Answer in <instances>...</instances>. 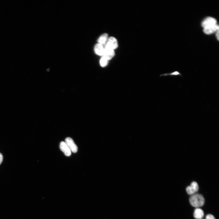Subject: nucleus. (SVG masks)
<instances>
[{"instance_id":"f8f14e48","label":"nucleus","mask_w":219,"mask_h":219,"mask_svg":"<svg viewBox=\"0 0 219 219\" xmlns=\"http://www.w3.org/2000/svg\"><path fill=\"white\" fill-rule=\"evenodd\" d=\"M168 76L174 77L180 76L183 77L182 74L178 71H175L170 73L162 74L160 75V77Z\"/></svg>"},{"instance_id":"9d476101","label":"nucleus","mask_w":219,"mask_h":219,"mask_svg":"<svg viewBox=\"0 0 219 219\" xmlns=\"http://www.w3.org/2000/svg\"><path fill=\"white\" fill-rule=\"evenodd\" d=\"M204 215V211L201 209L200 208H197L195 210L194 216L195 218L197 219H201Z\"/></svg>"},{"instance_id":"20e7f679","label":"nucleus","mask_w":219,"mask_h":219,"mask_svg":"<svg viewBox=\"0 0 219 219\" xmlns=\"http://www.w3.org/2000/svg\"><path fill=\"white\" fill-rule=\"evenodd\" d=\"M118 46L117 40L115 37H111L108 38L105 46L114 50L117 49Z\"/></svg>"},{"instance_id":"423d86ee","label":"nucleus","mask_w":219,"mask_h":219,"mask_svg":"<svg viewBox=\"0 0 219 219\" xmlns=\"http://www.w3.org/2000/svg\"><path fill=\"white\" fill-rule=\"evenodd\" d=\"M115 55L114 50L105 47L104 48L103 56L108 60L111 59Z\"/></svg>"},{"instance_id":"dca6fc26","label":"nucleus","mask_w":219,"mask_h":219,"mask_svg":"<svg viewBox=\"0 0 219 219\" xmlns=\"http://www.w3.org/2000/svg\"><path fill=\"white\" fill-rule=\"evenodd\" d=\"M216 36L217 39L219 40V30L217 32V33L216 34Z\"/></svg>"},{"instance_id":"1a4fd4ad","label":"nucleus","mask_w":219,"mask_h":219,"mask_svg":"<svg viewBox=\"0 0 219 219\" xmlns=\"http://www.w3.org/2000/svg\"><path fill=\"white\" fill-rule=\"evenodd\" d=\"M104 48L103 45L99 43L96 44L94 47V51L97 55L103 56Z\"/></svg>"},{"instance_id":"7ed1b4c3","label":"nucleus","mask_w":219,"mask_h":219,"mask_svg":"<svg viewBox=\"0 0 219 219\" xmlns=\"http://www.w3.org/2000/svg\"><path fill=\"white\" fill-rule=\"evenodd\" d=\"M65 143L70 150L71 152L74 153L77 152L78 147L72 138L70 137L66 138L65 139Z\"/></svg>"},{"instance_id":"f03ea898","label":"nucleus","mask_w":219,"mask_h":219,"mask_svg":"<svg viewBox=\"0 0 219 219\" xmlns=\"http://www.w3.org/2000/svg\"><path fill=\"white\" fill-rule=\"evenodd\" d=\"M217 25V20L214 18L209 17L206 18L202 22L201 25L204 28H207Z\"/></svg>"},{"instance_id":"4468645a","label":"nucleus","mask_w":219,"mask_h":219,"mask_svg":"<svg viewBox=\"0 0 219 219\" xmlns=\"http://www.w3.org/2000/svg\"><path fill=\"white\" fill-rule=\"evenodd\" d=\"M206 219H215L214 216L212 215L209 214L207 215L206 218Z\"/></svg>"},{"instance_id":"6e6552de","label":"nucleus","mask_w":219,"mask_h":219,"mask_svg":"<svg viewBox=\"0 0 219 219\" xmlns=\"http://www.w3.org/2000/svg\"><path fill=\"white\" fill-rule=\"evenodd\" d=\"M218 30L219 26L217 24L212 27L204 28L203 32L206 34L210 35L217 32Z\"/></svg>"},{"instance_id":"2eb2a0df","label":"nucleus","mask_w":219,"mask_h":219,"mask_svg":"<svg viewBox=\"0 0 219 219\" xmlns=\"http://www.w3.org/2000/svg\"><path fill=\"white\" fill-rule=\"evenodd\" d=\"M3 159V157L2 154L0 153V165L2 163Z\"/></svg>"},{"instance_id":"0eeeda50","label":"nucleus","mask_w":219,"mask_h":219,"mask_svg":"<svg viewBox=\"0 0 219 219\" xmlns=\"http://www.w3.org/2000/svg\"><path fill=\"white\" fill-rule=\"evenodd\" d=\"M60 149L64 153L66 156H69L71 155V151L65 142L62 141L60 143Z\"/></svg>"},{"instance_id":"9b49d317","label":"nucleus","mask_w":219,"mask_h":219,"mask_svg":"<svg viewBox=\"0 0 219 219\" xmlns=\"http://www.w3.org/2000/svg\"><path fill=\"white\" fill-rule=\"evenodd\" d=\"M108 39V35L107 33H104L99 37L98 42L99 44L103 45L106 43Z\"/></svg>"},{"instance_id":"ddd939ff","label":"nucleus","mask_w":219,"mask_h":219,"mask_svg":"<svg viewBox=\"0 0 219 219\" xmlns=\"http://www.w3.org/2000/svg\"><path fill=\"white\" fill-rule=\"evenodd\" d=\"M108 62V60L107 59L103 56L100 60V65L102 67H105L107 65Z\"/></svg>"},{"instance_id":"f3484780","label":"nucleus","mask_w":219,"mask_h":219,"mask_svg":"<svg viewBox=\"0 0 219 219\" xmlns=\"http://www.w3.org/2000/svg\"></svg>"},{"instance_id":"39448f33","label":"nucleus","mask_w":219,"mask_h":219,"mask_svg":"<svg viewBox=\"0 0 219 219\" xmlns=\"http://www.w3.org/2000/svg\"><path fill=\"white\" fill-rule=\"evenodd\" d=\"M199 189V186L197 182H193L190 186L186 188V191L188 194L192 195L197 192Z\"/></svg>"},{"instance_id":"f257e3e1","label":"nucleus","mask_w":219,"mask_h":219,"mask_svg":"<svg viewBox=\"0 0 219 219\" xmlns=\"http://www.w3.org/2000/svg\"><path fill=\"white\" fill-rule=\"evenodd\" d=\"M189 201L193 207H199L202 206L204 204L205 200L203 196L199 194L191 195Z\"/></svg>"}]
</instances>
